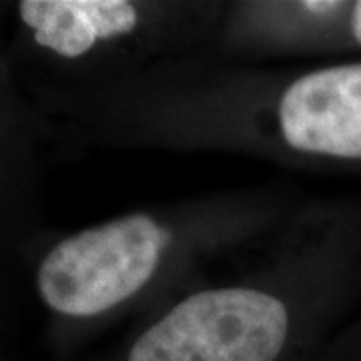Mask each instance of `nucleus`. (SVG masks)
Here are the masks:
<instances>
[{
  "instance_id": "nucleus-1",
  "label": "nucleus",
  "mask_w": 361,
  "mask_h": 361,
  "mask_svg": "<svg viewBox=\"0 0 361 361\" xmlns=\"http://www.w3.org/2000/svg\"><path fill=\"white\" fill-rule=\"evenodd\" d=\"M167 245L169 233L147 215L77 233L42 259L39 293L56 313L99 315L141 291Z\"/></svg>"
},
{
  "instance_id": "nucleus-3",
  "label": "nucleus",
  "mask_w": 361,
  "mask_h": 361,
  "mask_svg": "<svg viewBox=\"0 0 361 361\" xmlns=\"http://www.w3.org/2000/svg\"><path fill=\"white\" fill-rule=\"evenodd\" d=\"M279 125L297 151L361 161V63L297 78L281 99Z\"/></svg>"
},
{
  "instance_id": "nucleus-2",
  "label": "nucleus",
  "mask_w": 361,
  "mask_h": 361,
  "mask_svg": "<svg viewBox=\"0 0 361 361\" xmlns=\"http://www.w3.org/2000/svg\"><path fill=\"white\" fill-rule=\"evenodd\" d=\"M289 331L277 297L243 289H211L187 297L151 325L129 361H275Z\"/></svg>"
},
{
  "instance_id": "nucleus-5",
  "label": "nucleus",
  "mask_w": 361,
  "mask_h": 361,
  "mask_svg": "<svg viewBox=\"0 0 361 361\" xmlns=\"http://www.w3.org/2000/svg\"><path fill=\"white\" fill-rule=\"evenodd\" d=\"M301 6L305 8V11H310V13L315 14H329L337 11L339 6H343L341 2H301Z\"/></svg>"
},
{
  "instance_id": "nucleus-4",
  "label": "nucleus",
  "mask_w": 361,
  "mask_h": 361,
  "mask_svg": "<svg viewBox=\"0 0 361 361\" xmlns=\"http://www.w3.org/2000/svg\"><path fill=\"white\" fill-rule=\"evenodd\" d=\"M18 13L40 47L66 59L89 52L97 40L127 35L139 20L127 0H25Z\"/></svg>"
}]
</instances>
